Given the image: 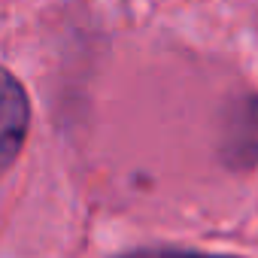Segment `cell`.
I'll return each mask as SVG.
<instances>
[{"label": "cell", "mask_w": 258, "mask_h": 258, "mask_svg": "<svg viewBox=\"0 0 258 258\" xmlns=\"http://www.w3.org/2000/svg\"><path fill=\"white\" fill-rule=\"evenodd\" d=\"M31 121V103L22 82L0 67V173H7L10 164L19 158Z\"/></svg>", "instance_id": "obj_1"}, {"label": "cell", "mask_w": 258, "mask_h": 258, "mask_svg": "<svg viewBox=\"0 0 258 258\" xmlns=\"http://www.w3.org/2000/svg\"><path fill=\"white\" fill-rule=\"evenodd\" d=\"M115 258H237V255H213V252H195V249H176V246H155V249H134Z\"/></svg>", "instance_id": "obj_2"}]
</instances>
